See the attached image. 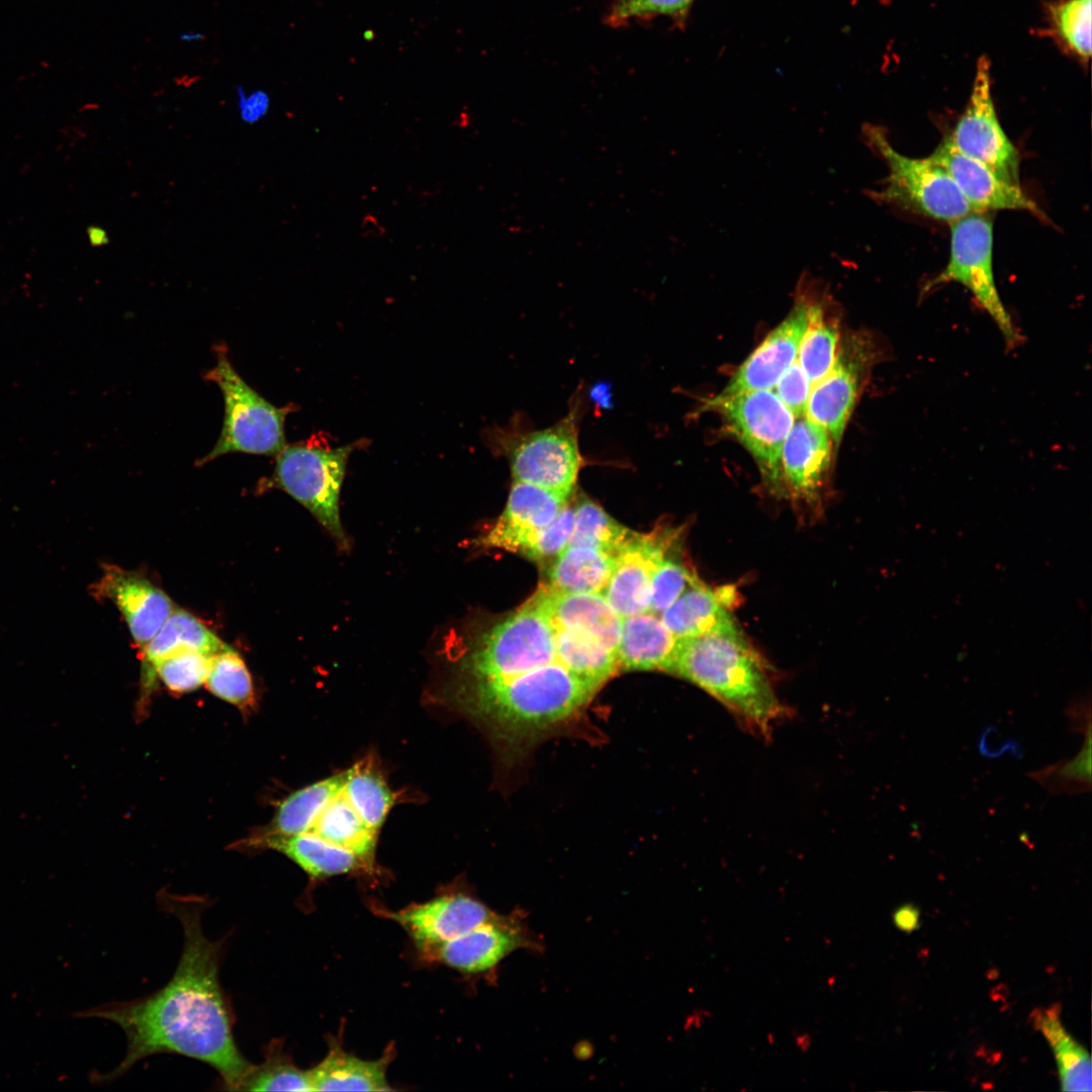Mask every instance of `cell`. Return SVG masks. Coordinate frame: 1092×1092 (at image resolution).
Listing matches in <instances>:
<instances>
[{
    "label": "cell",
    "instance_id": "cell-1",
    "mask_svg": "<svg viewBox=\"0 0 1092 1092\" xmlns=\"http://www.w3.org/2000/svg\"><path fill=\"white\" fill-rule=\"evenodd\" d=\"M160 900L162 908L180 921L184 933L182 953L169 982L145 997L72 1014L112 1021L126 1036L121 1063L106 1075L91 1074V1082H110L150 1056L175 1054L208 1065L218 1074L223 1089L240 1091L252 1064L237 1045L235 1015L220 984L225 938L210 940L205 935L203 899L167 895Z\"/></svg>",
    "mask_w": 1092,
    "mask_h": 1092
},
{
    "label": "cell",
    "instance_id": "cell-2",
    "mask_svg": "<svg viewBox=\"0 0 1092 1092\" xmlns=\"http://www.w3.org/2000/svg\"><path fill=\"white\" fill-rule=\"evenodd\" d=\"M667 671L703 689L762 736L788 713L768 665L741 630L677 640Z\"/></svg>",
    "mask_w": 1092,
    "mask_h": 1092
},
{
    "label": "cell",
    "instance_id": "cell-3",
    "mask_svg": "<svg viewBox=\"0 0 1092 1092\" xmlns=\"http://www.w3.org/2000/svg\"><path fill=\"white\" fill-rule=\"evenodd\" d=\"M448 649L441 685L499 679L559 661L554 627L536 595L469 645L460 640Z\"/></svg>",
    "mask_w": 1092,
    "mask_h": 1092
},
{
    "label": "cell",
    "instance_id": "cell-4",
    "mask_svg": "<svg viewBox=\"0 0 1092 1092\" xmlns=\"http://www.w3.org/2000/svg\"><path fill=\"white\" fill-rule=\"evenodd\" d=\"M220 389L224 402L221 432L200 465L230 453L277 456L286 446L284 423L290 406L277 407L252 388L233 367L225 348L204 376Z\"/></svg>",
    "mask_w": 1092,
    "mask_h": 1092
},
{
    "label": "cell",
    "instance_id": "cell-5",
    "mask_svg": "<svg viewBox=\"0 0 1092 1092\" xmlns=\"http://www.w3.org/2000/svg\"><path fill=\"white\" fill-rule=\"evenodd\" d=\"M862 134L888 168L883 187L871 193L873 198L949 223L975 211L950 175L929 157L903 155L882 126L866 124Z\"/></svg>",
    "mask_w": 1092,
    "mask_h": 1092
},
{
    "label": "cell",
    "instance_id": "cell-6",
    "mask_svg": "<svg viewBox=\"0 0 1092 1092\" xmlns=\"http://www.w3.org/2000/svg\"><path fill=\"white\" fill-rule=\"evenodd\" d=\"M578 405L541 430L499 429L491 445L510 463L513 480L532 483L564 497L572 492L583 458L578 443Z\"/></svg>",
    "mask_w": 1092,
    "mask_h": 1092
},
{
    "label": "cell",
    "instance_id": "cell-7",
    "mask_svg": "<svg viewBox=\"0 0 1092 1092\" xmlns=\"http://www.w3.org/2000/svg\"><path fill=\"white\" fill-rule=\"evenodd\" d=\"M950 224V252L945 267L922 293L954 282L966 287L999 329L1006 346L1016 348L1023 338L999 294L993 270V220L985 211H972Z\"/></svg>",
    "mask_w": 1092,
    "mask_h": 1092
},
{
    "label": "cell",
    "instance_id": "cell-8",
    "mask_svg": "<svg viewBox=\"0 0 1092 1092\" xmlns=\"http://www.w3.org/2000/svg\"><path fill=\"white\" fill-rule=\"evenodd\" d=\"M354 445L324 448L307 443L286 446L277 456L271 485L302 505L347 549L340 516V495Z\"/></svg>",
    "mask_w": 1092,
    "mask_h": 1092
},
{
    "label": "cell",
    "instance_id": "cell-9",
    "mask_svg": "<svg viewBox=\"0 0 1092 1092\" xmlns=\"http://www.w3.org/2000/svg\"><path fill=\"white\" fill-rule=\"evenodd\" d=\"M703 410L718 413L725 431L753 457L763 480L783 493L781 454L795 417L771 389L705 399Z\"/></svg>",
    "mask_w": 1092,
    "mask_h": 1092
},
{
    "label": "cell",
    "instance_id": "cell-10",
    "mask_svg": "<svg viewBox=\"0 0 1092 1092\" xmlns=\"http://www.w3.org/2000/svg\"><path fill=\"white\" fill-rule=\"evenodd\" d=\"M991 61L979 58L968 103L947 141L961 153L1019 183V154L1004 131L992 97Z\"/></svg>",
    "mask_w": 1092,
    "mask_h": 1092
},
{
    "label": "cell",
    "instance_id": "cell-11",
    "mask_svg": "<svg viewBox=\"0 0 1092 1092\" xmlns=\"http://www.w3.org/2000/svg\"><path fill=\"white\" fill-rule=\"evenodd\" d=\"M541 944L517 911L497 915L472 930L421 952L429 963L445 965L467 975L493 971L520 948L539 949Z\"/></svg>",
    "mask_w": 1092,
    "mask_h": 1092
},
{
    "label": "cell",
    "instance_id": "cell-12",
    "mask_svg": "<svg viewBox=\"0 0 1092 1092\" xmlns=\"http://www.w3.org/2000/svg\"><path fill=\"white\" fill-rule=\"evenodd\" d=\"M376 914L398 923L419 952L458 937L492 920L498 914L463 892L444 893L397 911L373 907Z\"/></svg>",
    "mask_w": 1092,
    "mask_h": 1092
},
{
    "label": "cell",
    "instance_id": "cell-13",
    "mask_svg": "<svg viewBox=\"0 0 1092 1092\" xmlns=\"http://www.w3.org/2000/svg\"><path fill=\"white\" fill-rule=\"evenodd\" d=\"M811 290L800 285L793 308L734 372L720 396L771 389L797 359L807 327Z\"/></svg>",
    "mask_w": 1092,
    "mask_h": 1092
},
{
    "label": "cell",
    "instance_id": "cell-14",
    "mask_svg": "<svg viewBox=\"0 0 1092 1092\" xmlns=\"http://www.w3.org/2000/svg\"><path fill=\"white\" fill-rule=\"evenodd\" d=\"M876 357V346L869 339L858 340L850 357L839 353L829 373L812 386L805 416L828 432L834 447L841 442Z\"/></svg>",
    "mask_w": 1092,
    "mask_h": 1092
},
{
    "label": "cell",
    "instance_id": "cell-15",
    "mask_svg": "<svg viewBox=\"0 0 1092 1092\" xmlns=\"http://www.w3.org/2000/svg\"><path fill=\"white\" fill-rule=\"evenodd\" d=\"M674 533H631L614 556L604 597L621 617L649 611L654 572L675 541Z\"/></svg>",
    "mask_w": 1092,
    "mask_h": 1092
},
{
    "label": "cell",
    "instance_id": "cell-16",
    "mask_svg": "<svg viewBox=\"0 0 1092 1092\" xmlns=\"http://www.w3.org/2000/svg\"><path fill=\"white\" fill-rule=\"evenodd\" d=\"M828 432L805 415L795 419L782 448L783 493L806 505H818L833 460Z\"/></svg>",
    "mask_w": 1092,
    "mask_h": 1092
},
{
    "label": "cell",
    "instance_id": "cell-17",
    "mask_svg": "<svg viewBox=\"0 0 1092 1092\" xmlns=\"http://www.w3.org/2000/svg\"><path fill=\"white\" fill-rule=\"evenodd\" d=\"M566 503L552 490L513 480L503 514L476 544L526 555Z\"/></svg>",
    "mask_w": 1092,
    "mask_h": 1092
},
{
    "label": "cell",
    "instance_id": "cell-18",
    "mask_svg": "<svg viewBox=\"0 0 1092 1092\" xmlns=\"http://www.w3.org/2000/svg\"><path fill=\"white\" fill-rule=\"evenodd\" d=\"M92 592L97 599L115 605L141 651L175 608L171 599L147 577L114 565L103 568Z\"/></svg>",
    "mask_w": 1092,
    "mask_h": 1092
},
{
    "label": "cell",
    "instance_id": "cell-19",
    "mask_svg": "<svg viewBox=\"0 0 1092 1092\" xmlns=\"http://www.w3.org/2000/svg\"><path fill=\"white\" fill-rule=\"evenodd\" d=\"M929 158L950 175L975 211L1023 210L1044 219L1043 211L1020 184L1003 179L985 164L961 153L947 139Z\"/></svg>",
    "mask_w": 1092,
    "mask_h": 1092
},
{
    "label": "cell",
    "instance_id": "cell-20",
    "mask_svg": "<svg viewBox=\"0 0 1092 1092\" xmlns=\"http://www.w3.org/2000/svg\"><path fill=\"white\" fill-rule=\"evenodd\" d=\"M734 598V590H715L700 580L666 608L660 619L677 640L736 632L740 629L730 612Z\"/></svg>",
    "mask_w": 1092,
    "mask_h": 1092
},
{
    "label": "cell",
    "instance_id": "cell-21",
    "mask_svg": "<svg viewBox=\"0 0 1092 1092\" xmlns=\"http://www.w3.org/2000/svg\"><path fill=\"white\" fill-rule=\"evenodd\" d=\"M536 597L553 626L593 636L618 656L622 618L602 594H567L542 586Z\"/></svg>",
    "mask_w": 1092,
    "mask_h": 1092
},
{
    "label": "cell",
    "instance_id": "cell-22",
    "mask_svg": "<svg viewBox=\"0 0 1092 1092\" xmlns=\"http://www.w3.org/2000/svg\"><path fill=\"white\" fill-rule=\"evenodd\" d=\"M247 843L255 848L282 853L314 880L346 874H371L375 866L351 850L332 845L308 833L253 836Z\"/></svg>",
    "mask_w": 1092,
    "mask_h": 1092
},
{
    "label": "cell",
    "instance_id": "cell-23",
    "mask_svg": "<svg viewBox=\"0 0 1092 1092\" xmlns=\"http://www.w3.org/2000/svg\"><path fill=\"white\" fill-rule=\"evenodd\" d=\"M395 1050L389 1044L377 1060L346 1052L331 1037L326 1057L308 1070L313 1091H389L386 1073Z\"/></svg>",
    "mask_w": 1092,
    "mask_h": 1092
},
{
    "label": "cell",
    "instance_id": "cell-24",
    "mask_svg": "<svg viewBox=\"0 0 1092 1092\" xmlns=\"http://www.w3.org/2000/svg\"><path fill=\"white\" fill-rule=\"evenodd\" d=\"M346 771L335 791L317 811L310 827L311 834L332 845L351 850L374 863L378 833L364 822L345 788Z\"/></svg>",
    "mask_w": 1092,
    "mask_h": 1092
},
{
    "label": "cell",
    "instance_id": "cell-25",
    "mask_svg": "<svg viewBox=\"0 0 1092 1092\" xmlns=\"http://www.w3.org/2000/svg\"><path fill=\"white\" fill-rule=\"evenodd\" d=\"M676 643L659 616L646 612L624 617L618 645L619 668L667 671Z\"/></svg>",
    "mask_w": 1092,
    "mask_h": 1092
},
{
    "label": "cell",
    "instance_id": "cell-26",
    "mask_svg": "<svg viewBox=\"0 0 1092 1092\" xmlns=\"http://www.w3.org/2000/svg\"><path fill=\"white\" fill-rule=\"evenodd\" d=\"M225 646L224 642L192 614L174 608L142 651V684L145 693L152 689L156 680V663L167 655L180 650H195L212 655Z\"/></svg>",
    "mask_w": 1092,
    "mask_h": 1092
},
{
    "label": "cell",
    "instance_id": "cell-27",
    "mask_svg": "<svg viewBox=\"0 0 1092 1092\" xmlns=\"http://www.w3.org/2000/svg\"><path fill=\"white\" fill-rule=\"evenodd\" d=\"M614 555L586 547L566 546L550 567L548 588L567 594H604Z\"/></svg>",
    "mask_w": 1092,
    "mask_h": 1092
},
{
    "label": "cell",
    "instance_id": "cell-28",
    "mask_svg": "<svg viewBox=\"0 0 1092 1092\" xmlns=\"http://www.w3.org/2000/svg\"><path fill=\"white\" fill-rule=\"evenodd\" d=\"M554 627L558 660L598 690L620 670L618 656L583 632Z\"/></svg>",
    "mask_w": 1092,
    "mask_h": 1092
},
{
    "label": "cell",
    "instance_id": "cell-29",
    "mask_svg": "<svg viewBox=\"0 0 1092 1092\" xmlns=\"http://www.w3.org/2000/svg\"><path fill=\"white\" fill-rule=\"evenodd\" d=\"M838 347L837 325L827 315L824 299L814 298L811 292L807 327L799 346L797 360L812 386L832 369L839 354Z\"/></svg>",
    "mask_w": 1092,
    "mask_h": 1092
},
{
    "label": "cell",
    "instance_id": "cell-30",
    "mask_svg": "<svg viewBox=\"0 0 1092 1092\" xmlns=\"http://www.w3.org/2000/svg\"><path fill=\"white\" fill-rule=\"evenodd\" d=\"M343 775L341 771L288 795L278 804L270 823L254 837L306 832L326 799L340 785Z\"/></svg>",
    "mask_w": 1092,
    "mask_h": 1092
},
{
    "label": "cell",
    "instance_id": "cell-31",
    "mask_svg": "<svg viewBox=\"0 0 1092 1092\" xmlns=\"http://www.w3.org/2000/svg\"><path fill=\"white\" fill-rule=\"evenodd\" d=\"M1091 2L1054 0L1045 7L1044 33L1084 65H1088L1091 56Z\"/></svg>",
    "mask_w": 1092,
    "mask_h": 1092
},
{
    "label": "cell",
    "instance_id": "cell-32",
    "mask_svg": "<svg viewBox=\"0 0 1092 1092\" xmlns=\"http://www.w3.org/2000/svg\"><path fill=\"white\" fill-rule=\"evenodd\" d=\"M346 771L345 788L364 822L379 833L395 795L370 760H361Z\"/></svg>",
    "mask_w": 1092,
    "mask_h": 1092
},
{
    "label": "cell",
    "instance_id": "cell-33",
    "mask_svg": "<svg viewBox=\"0 0 1092 1092\" xmlns=\"http://www.w3.org/2000/svg\"><path fill=\"white\" fill-rule=\"evenodd\" d=\"M313 1091L308 1070L299 1069L281 1039L274 1038L264 1051V1060L252 1064L240 1091Z\"/></svg>",
    "mask_w": 1092,
    "mask_h": 1092
},
{
    "label": "cell",
    "instance_id": "cell-34",
    "mask_svg": "<svg viewBox=\"0 0 1092 1092\" xmlns=\"http://www.w3.org/2000/svg\"><path fill=\"white\" fill-rule=\"evenodd\" d=\"M204 685L215 697L243 711L255 705V691L250 671L239 653L230 646L210 656Z\"/></svg>",
    "mask_w": 1092,
    "mask_h": 1092
},
{
    "label": "cell",
    "instance_id": "cell-35",
    "mask_svg": "<svg viewBox=\"0 0 1092 1092\" xmlns=\"http://www.w3.org/2000/svg\"><path fill=\"white\" fill-rule=\"evenodd\" d=\"M631 533L599 505L581 497L574 507V523L567 546L594 548L615 556Z\"/></svg>",
    "mask_w": 1092,
    "mask_h": 1092
},
{
    "label": "cell",
    "instance_id": "cell-36",
    "mask_svg": "<svg viewBox=\"0 0 1092 1092\" xmlns=\"http://www.w3.org/2000/svg\"><path fill=\"white\" fill-rule=\"evenodd\" d=\"M1048 792L1056 794H1080L1091 789V729L1085 732V740L1079 753L1067 760H1060L1042 769L1028 774Z\"/></svg>",
    "mask_w": 1092,
    "mask_h": 1092
},
{
    "label": "cell",
    "instance_id": "cell-37",
    "mask_svg": "<svg viewBox=\"0 0 1092 1092\" xmlns=\"http://www.w3.org/2000/svg\"><path fill=\"white\" fill-rule=\"evenodd\" d=\"M210 656L195 650L176 651L156 663L154 676L174 694L192 692L205 682Z\"/></svg>",
    "mask_w": 1092,
    "mask_h": 1092
},
{
    "label": "cell",
    "instance_id": "cell-38",
    "mask_svg": "<svg viewBox=\"0 0 1092 1092\" xmlns=\"http://www.w3.org/2000/svg\"><path fill=\"white\" fill-rule=\"evenodd\" d=\"M701 579L678 559L664 557L653 574L649 613L659 616L686 589Z\"/></svg>",
    "mask_w": 1092,
    "mask_h": 1092
},
{
    "label": "cell",
    "instance_id": "cell-39",
    "mask_svg": "<svg viewBox=\"0 0 1092 1092\" xmlns=\"http://www.w3.org/2000/svg\"><path fill=\"white\" fill-rule=\"evenodd\" d=\"M695 0H615L607 14V24L617 27L631 19L668 16L685 24Z\"/></svg>",
    "mask_w": 1092,
    "mask_h": 1092
},
{
    "label": "cell",
    "instance_id": "cell-40",
    "mask_svg": "<svg viewBox=\"0 0 1092 1092\" xmlns=\"http://www.w3.org/2000/svg\"><path fill=\"white\" fill-rule=\"evenodd\" d=\"M573 523L574 507L566 503L555 519L542 530L537 542L526 556L535 560L557 557L567 546Z\"/></svg>",
    "mask_w": 1092,
    "mask_h": 1092
},
{
    "label": "cell",
    "instance_id": "cell-41",
    "mask_svg": "<svg viewBox=\"0 0 1092 1092\" xmlns=\"http://www.w3.org/2000/svg\"><path fill=\"white\" fill-rule=\"evenodd\" d=\"M775 386L776 394L795 419L806 414L812 384L797 359L783 373Z\"/></svg>",
    "mask_w": 1092,
    "mask_h": 1092
},
{
    "label": "cell",
    "instance_id": "cell-42",
    "mask_svg": "<svg viewBox=\"0 0 1092 1092\" xmlns=\"http://www.w3.org/2000/svg\"><path fill=\"white\" fill-rule=\"evenodd\" d=\"M269 107L270 98L266 92L257 90L247 96L240 90L239 110L241 119L244 122L248 124L257 123L268 113Z\"/></svg>",
    "mask_w": 1092,
    "mask_h": 1092
},
{
    "label": "cell",
    "instance_id": "cell-43",
    "mask_svg": "<svg viewBox=\"0 0 1092 1092\" xmlns=\"http://www.w3.org/2000/svg\"><path fill=\"white\" fill-rule=\"evenodd\" d=\"M1060 1075L1068 1073L1089 1060V1055L1082 1045L1070 1035L1054 1046Z\"/></svg>",
    "mask_w": 1092,
    "mask_h": 1092
},
{
    "label": "cell",
    "instance_id": "cell-44",
    "mask_svg": "<svg viewBox=\"0 0 1092 1092\" xmlns=\"http://www.w3.org/2000/svg\"><path fill=\"white\" fill-rule=\"evenodd\" d=\"M1035 1014V1027L1043 1033L1053 1048L1069 1035L1059 1019L1057 1006Z\"/></svg>",
    "mask_w": 1092,
    "mask_h": 1092
},
{
    "label": "cell",
    "instance_id": "cell-45",
    "mask_svg": "<svg viewBox=\"0 0 1092 1092\" xmlns=\"http://www.w3.org/2000/svg\"><path fill=\"white\" fill-rule=\"evenodd\" d=\"M1061 1076L1062 1090L1064 1091H1090L1091 1090V1062L1090 1059L1079 1065L1074 1070Z\"/></svg>",
    "mask_w": 1092,
    "mask_h": 1092
},
{
    "label": "cell",
    "instance_id": "cell-46",
    "mask_svg": "<svg viewBox=\"0 0 1092 1092\" xmlns=\"http://www.w3.org/2000/svg\"><path fill=\"white\" fill-rule=\"evenodd\" d=\"M893 921L899 930L911 933L920 927V909L914 904H904L893 913Z\"/></svg>",
    "mask_w": 1092,
    "mask_h": 1092
},
{
    "label": "cell",
    "instance_id": "cell-47",
    "mask_svg": "<svg viewBox=\"0 0 1092 1092\" xmlns=\"http://www.w3.org/2000/svg\"><path fill=\"white\" fill-rule=\"evenodd\" d=\"M89 244L93 248L104 247L109 244V236L106 230L97 224H90L86 229Z\"/></svg>",
    "mask_w": 1092,
    "mask_h": 1092
}]
</instances>
